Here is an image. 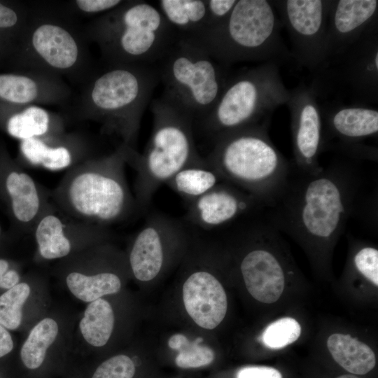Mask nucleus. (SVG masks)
Masks as SVG:
<instances>
[{"mask_svg": "<svg viewBox=\"0 0 378 378\" xmlns=\"http://www.w3.org/2000/svg\"><path fill=\"white\" fill-rule=\"evenodd\" d=\"M363 178L347 160H335L315 174L293 162L282 191L264 214L278 230L312 246H327L342 234L362 200Z\"/></svg>", "mask_w": 378, "mask_h": 378, "instance_id": "nucleus-1", "label": "nucleus"}, {"mask_svg": "<svg viewBox=\"0 0 378 378\" xmlns=\"http://www.w3.org/2000/svg\"><path fill=\"white\" fill-rule=\"evenodd\" d=\"M79 111L135 149L144 112L160 83L156 64H106L91 73Z\"/></svg>", "mask_w": 378, "mask_h": 378, "instance_id": "nucleus-2", "label": "nucleus"}, {"mask_svg": "<svg viewBox=\"0 0 378 378\" xmlns=\"http://www.w3.org/2000/svg\"><path fill=\"white\" fill-rule=\"evenodd\" d=\"M269 125H251L220 136L206 158L223 181L251 195L265 208L279 195L291 169V162L271 141Z\"/></svg>", "mask_w": 378, "mask_h": 378, "instance_id": "nucleus-3", "label": "nucleus"}, {"mask_svg": "<svg viewBox=\"0 0 378 378\" xmlns=\"http://www.w3.org/2000/svg\"><path fill=\"white\" fill-rule=\"evenodd\" d=\"M153 129L143 153L126 146V162L136 169L135 200L145 212L154 193L182 169L207 165L198 153L194 138V120L162 97L150 102Z\"/></svg>", "mask_w": 378, "mask_h": 378, "instance_id": "nucleus-4", "label": "nucleus"}, {"mask_svg": "<svg viewBox=\"0 0 378 378\" xmlns=\"http://www.w3.org/2000/svg\"><path fill=\"white\" fill-rule=\"evenodd\" d=\"M95 43L105 64H156L178 36L157 6L145 1H123L83 30Z\"/></svg>", "mask_w": 378, "mask_h": 378, "instance_id": "nucleus-5", "label": "nucleus"}, {"mask_svg": "<svg viewBox=\"0 0 378 378\" xmlns=\"http://www.w3.org/2000/svg\"><path fill=\"white\" fill-rule=\"evenodd\" d=\"M281 26L271 1L237 0L223 22L188 38L227 67L241 62L279 63L291 56L280 34Z\"/></svg>", "mask_w": 378, "mask_h": 378, "instance_id": "nucleus-6", "label": "nucleus"}, {"mask_svg": "<svg viewBox=\"0 0 378 378\" xmlns=\"http://www.w3.org/2000/svg\"><path fill=\"white\" fill-rule=\"evenodd\" d=\"M289 97L279 63H260L230 76L212 110L197 124L214 141L234 130L270 123L274 110Z\"/></svg>", "mask_w": 378, "mask_h": 378, "instance_id": "nucleus-7", "label": "nucleus"}, {"mask_svg": "<svg viewBox=\"0 0 378 378\" xmlns=\"http://www.w3.org/2000/svg\"><path fill=\"white\" fill-rule=\"evenodd\" d=\"M161 97L190 116L195 122L214 108L230 77L227 66L190 38L178 37L156 64Z\"/></svg>", "mask_w": 378, "mask_h": 378, "instance_id": "nucleus-8", "label": "nucleus"}, {"mask_svg": "<svg viewBox=\"0 0 378 378\" xmlns=\"http://www.w3.org/2000/svg\"><path fill=\"white\" fill-rule=\"evenodd\" d=\"M126 146L94 160L73 174L65 185L64 200L76 216L101 225L120 221L135 209L124 175Z\"/></svg>", "mask_w": 378, "mask_h": 378, "instance_id": "nucleus-9", "label": "nucleus"}, {"mask_svg": "<svg viewBox=\"0 0 378 378\" xmlns=\"http://www.w3.org/2000/svg\"><path fill=\"white\" fill-rule=\"evenodd\" d=\"M85 41L66 18L31 13L24 40L29 70L59 78L84 75L90 67Z\"/></svg>", "mask_w": 378, "mask_h": 378, "instance_id": "nucleus-10", "label": "nucleus"}, {"mask_svg": "<svg viewBox=\"0 0 378 378\" xmlns=\"http://www.w3.org/2000/svg\"><path fill=\"white\" fill-rule=\"evenodd\" d=\"M77 315L53 307L27 331L20 347V378L62 377L74 365L72 337Z\"/></svg>", "mask_w": 378, "mask_h": 378, "instance_id": "nucleus-11", "label": "nucleus"}, {"mask_svg": "<svg viewBox=\"0 0 378 378\" xmlns=\"http://www.w3.org/2000/svg\"><path fill=\"white\" fill-rule=\"evenodd\" d=\"M281 17L301 66L317 72L326 62V24L330 0L271 1Z\"/></svg>", "mask_w": 378, "mask_h": 378, "instance_id": "nucleus-12", "label": "nucleus"}, {"mask_svg": "<svg viewBox=\"0 0 378 378\" xmlns=\"http://www.w3.org/2000/svg\"><path fill=\"white\" fill-rule=\"evenodd\" d=\"M353 99V104L378 103V24L341 55L317 72Z\"/></svg>", "mask_w": 378, "mask_h": 378, "instance_id": "nucleus-13", "label": "nucleus"}, {"mask_svg": "<svg viewBox=\"0 0 378 378\" xmlns=\"http://www.w3.org/2000/svg\"><path fill=\"white\" fill-rule=\"evenodd\" d=\"M290 115L294 160L300 170L315 174L323 166L319 156L323 150V120L319 96L312 85L300 84L290 90L286 104Z\"/></svg>", "mask_w": 378, "mask_h": 378, "instance_id": "nucleus-14", "label": "nucleus"}, {"mask_svg": "<svg viewBox=\"0 0 378 378\" xmlns=\"http://www.w3.org/2000/svg\"><path fill=\"white\" fill-rule=\"evenodd\" d=\"M189 225L161 213H151L134 237L128 263L139 281H149L161 272L169 246L183 241Z\"/></svg>", "mask_w": 378, "mask_h": 378, "instance_id": "nucleus-15", "label": "nucleus"}, {"mask_svg": "<svg viewBox=\"0 0 378 378\" xmlns=\"http://www.w3.org/2000/svg\"><path fill=\"white\" fill-rule=\"evenodd\" d=\"M263 210L247 216L255 245L242 257L239 270L248 293L255 300L273 303L279 300L285 286V270L273 251L263 245Z\"/></svg>", "mask_w": 378, "mask_h": 378, "instance_id": "nucleus-16", "label": "nucleus"}, {"mask_svg": "<svg viewBox=\"0 0 378 378\" xmlns=\"http://www.w3.org/2000/svg\"><path fill=\"white\" fill-rule=\"evenodd\" d=\"M186 203L187 224L204 230L223 229L265 209L251 195L225 181Z\"/></svg>", "mask_w": 378, "mask_h": 378, "instance_id": "nucleus-17", "label": "nucleus"}, {"mask_svg": "<svg viewBox=\"0 0 378 378\" xmlns=\"http://www.w3.org/2000/svg\"><path fill=\"white\" fill-rule=\"evenodd\" d=\"M376 24L378 1H331L326 24V63L344 53Z\"/></svg>", "mask_w": 378, "mask_h": 378, "instance_id": "nucleus-18", "label": "nucleus"}, {"mask_svg": "<svg viewBox=\"0 0 378 378\" xmlns=\"http://www.w3.org/2000/svg\"><path fill=\"white\" fill-rule=\"evenodd\" d=\"M67 258L60 279L66 290L78 301L88 304L120 291V275L104 266L94 249L87 248Z\"/></svg>", "mask_w": 378, "mask_h": 378, "instance_id": "nucleus-19", "label": "nucleus"}, {"mask_svg": "<svg viewBox=\"0 0 378 378\" xmlns=\"http://www.w3.org/2000/svg\"><path fill=\"white\" fill-rule=\"evenodd\" d=\"M323 146L330 139L337 141L329 146L340 150L360 141L377 137L378 110L372 106L358 104L331 103L321 105Z\"/></svg>", "mask_w": 378, "mask_h": 378, "instance_id": "nucleus-20", "label": "nucleus"}, {"mask_svg": "<svg viewBox=\"0 0 378 378\" xmlns=\"http://www.w3.org/2000/svg\"><path fill=\"white\" fill-rule=\"evenodd\" d=\"M51 307L46 281L30 276L0 295V325L9 331L27 332Z\"/></svg>", "mask_w": 378, "mask_h": 378, "instance_id": "nucleus-21", "label": "nucleus"}, {"mask_svg": "<svg viewBox=\"0 0 378 378\" xmlns=\"http://www.w3.org/2000/svg\"><path fill=\"white\" fill-rule=\"evenodd\" d=\"M185 308L200 327L211 330L223 320L227 308L226 293L218 279L206 270L195 271L183 285Z\"/></svg>", "mask_w": 378, "mask_h": 378, "instance_id": "nucleus-22", "label": "nucleus"}, {"mask_svg": "<svg viewBox=\"0 0 378 378\" xmlns=\"http://www.w3.org/2000/svg\"><path fill=\"white\" fill-rule=\"evenodd\" d=\"M70 94L58 76L31 71L24 74H0V99L24 108L62 102Z\"/></svg>", "mask_w": 378, "mask_h": 378, "instance_id": "nucleus-23", "label": "nucleus"}, {"mask_svg": "<svg viewBox=\"0 0 378 378\" xmlns=\"http://www.w3.org/2000/svg\"><path fill=\"white\" fill-rule=\"evenodd\" d=\"M157 7L179 37L193 38L205 29L206 0H159Z\"/></svg>", "mask_w": 378, "mask_h": 378, "instance_id": "nucleus-24", "label": "nucleus"}, {"mask_svg": "<svg viewBox=\"0 0 378 378\" xmlns=\"http://www.w3.org/2000/svg\"><path fill=\"white\" fill-rule=\"evenodd\" d=\"M327 346L334 360L352 374H366L375 365V355L371 348L350 335H331Z\"/></svg>", "mask_w": 378, "mask_h": 378, "instance_id": "nucleus-25", "label": "nucleus"}, {"mask_svg": "<svg viewBox=\"0 0 378 378\" xmlns=\"http://www.w3.org/2000/svg\"><path fill=\"white\" fill-rule=\"evenodd\" d=\"M37 250L41 258L54 260L69 258L79 253L64 225L56 216L48 214L38 223L35 230Z\"/></svg>", "mask_w": 378, "mask_h": 378, "instance_id": "nucleus-26", "label": "nucleus"}, {"mask_svg": "<svg viewBox=\"0 0 378 378\" xmlns=\"http://www.w3.org/2000/svg\"><path fill=\"white\" fill-rule=\"evenodd\" d=\"M6 187L15 218L23 223L31 221L41 206L39 194L33 178L26 173L12 172L6 178Z\"/></svg>", "mask_w": 378, "mask_h": 378, "instance_id": "nucleus-27", "label": "nucleus"}, {"mask_svg": "<svg viewBox=\"0 0 378 378\" xmlns=\"http://www.w3.org/2000/svg\"><path fill=\"white\" fill-rule=\"evenodd\" d=\"M221 181L218 174L207 164L185 167L165 184L188 202L205 194Z\"/></svg>", "mask_w": 378, "mask_h": 378, "instance_id": "nucleus-28", "label": "nucleus"}, {"mask_svg": "<svg viewBox=\"0 0 378 378\" xmlns=\"http://www.w3.org/2000/svg\"><path fill=\"white\" fill-rule=\"evenodd\" d=\"M20 150L30 164L57 171L69 167L72 162L70 150L65 146H50L41 138L22 140Z\"/></svg>", "mask_w": 378, "mask_h": 378, "instance_id": "nucleus-29", "label": "nucleus"}, {"mask_svg": "<svg viewBox=\"0 0 378 378\" xmlns=\"http://www.w3.org/2000/svg\"><path fill=\"white\" fill-rule=\"evenodd\" d=\"M51 115L39 106H30L13 115L7 121L8 133L24 140L40 138L50 130Z\"/></svg>", "mask_w": 378, "mask_h": 378, "instance_id": "nucleus-30", "label": "nucleus"}, {"mask_svg": "<svg viewBox=\"0 0 378 378\" xmlns=\"http://www.w3.org/2000/svg\"><path fill=\"white\" fill-rule=\"evenodd\" d=\"M202 341V337H197L194 342H190L181 334L172 336L168 344L171 349L178 351L175 360L176 365L191 368L210 364L214 359V353L210 348L200 345Z\"/></svg>", "mask_w": 378, "mask_h": 378, "instance_id": "nucleus-31", "label": "nucleus"}, {"mask_svg": "<svg viewBox=\"0 0 378 378\" xmlns=\"http://www.w3.org/2000/svg\"><path fill=\"white\" fill-rule=\"evenodd\" d=\"M76 365L82 378H134L136 373L134 358L125 354L112 356L93 367Z\"/></svg>", "mask_w": 378, "mask_h": 378, "instance_id": "nucleus-32", "label": "nucleus"}, {"mask_svg": "<svg viewBox=\"0 0 378 378\" xmlns=\"http://www.w3.org/2000/svg\"><path fill=\"white\" fill-rule=\"evenodd\" d=\"M301 334V327L293 318L284 317L270 323L262 335L265 346L272 349H282L296 341Z\"/></svg>", "mask_w": 378, "mask_h": 378, "instance_id": "nucleus-33", "label": "nucleus"}, {"mask_svg": "<svg viewBox=\"0 0 378 378\" xmlns=\"http://www.w3.org/2000/svg\"><path fill=\"white\" fill-rule=\"evenodd\" d=\"M355 269L367 280L378 286V250L370 246H364L353 256Z\"/></svg>", "mask_w": 378, "mask_h": 378, "instance_id": "nucleus-34", "label": "nucleus"}, {"mask_svg": "<svg viewBox=\"0 0 378 378\" xmlns=\"http://www.w3.org/2000/svg\"><path fill=\"white\" fill-rule=\"evenodd\" d=\"M237 1V0H206L207 20L206 27L202 33L211 29L223 22L230 14Z\"/></svg>", "mask_w": 378, "mask_h": 378, "instance_id": "nucleus-35", "label": "nucleus"}, {"mask_svg": "<svg viewBox=\"0 0 378 378\" xmlns=\"http://www.w3.org/2000/svg\"><path fill=\"white\" fill-rule=\"evenodd\" d=\"M121 0H76L73 1L75 9L85 14H103L121 4Z\"/></svg>", "mask_w": 378, "mask_h": 378, "instance_id": "nucleus-36", "label": "nucleus"}, {"mask_svg": "<svg viewBox=\"0 0 378 378\" xmlns=\"http://www.w3.org/2000/svg\"><path fill=\"white\" fill-rule=\"evenodd\" d=\"M237 378H282L276 369L267 366H251L241 369Z\"/></svg>", "mask_w": 378, "mask_h": 378, "instance_id": "nucleus-37", "label": "nucleus"}, {"mask_svg": "<svg viewBox=\"0 0 378 378\" xmlns=\"http://www.w3.org/2000/svg\"><path fill=\"white\" fill-rule=\"evenodd\" d=\"M20 22L19 14L0 2V29L13 28Z\"/></svg>", "mask_w": 378, "mask_h": 378, "instance_id": "nucleus-38", "label": "nucleus"}, {"mask_svg": "<svg viewBox=\"0 0 378 378\" xmlns=\"http://www.w3.org/2000/svg\"><path fill=\"white\" fill-rule=\"evenodd\" d=\"M14 347V340L10 331L0 325V360L10 354Z\"/></svg>", "mask_w": 378, "mask_h": 378, "instance_id": "nucleus-39", "label": "nucleus"}, {"mask_svg": "<svg viewBox=\"0 0 378 378\" xmlns=\"http://www.w3.org/2000/svg\"><path fill=\"white\" fill-rule=\"evenodd\" d=\"M9 269H10L9 262L6 260L0 258V289L4 291L2 280L4 274Z\"/></svg>", "mask_w": 378, "mask_h": 378, "instance_id": "nucleus-40", "label": "nucleus"}, {"mask_svg": "<svg viewBox=\"0 0 378 378\" xmlns=\"http://www.w3.org/2000/svg\"><path fill=\"white\" fill-rule=\"evenodd\" d=\"M62 378H82L79 368L74 365L71 367L66 374H64Z\"/></svg>", "mask_w": 378, "mask_h": 378, "instance_id": "nucleus-41", "label": "nucleus"}, {"mask_svg": "<svg viewBox=\"0 0 378 378\" xmlns=\"http://www.w3.org/2000/svg\"><path fill=\"white\" fill-rule=\"evenodd\" d=\"M337 378H358V377H356L354 375L344 374V375L340 376Z\"/></svg>", "mask_w": 378, "mask_h": 378, "instance_id": "nucleus-42", "label": "nucleus"}, {"mask_svg": "<svg viewBox=\"0 0 378 378\" xmlns=\"http://www.w3.org/2000/svg\"><path fill=\"white\" fill-rule=\"evenodd\" d=\"M0 378H4L2 374H0Z\"/></svg>", "mask_w": 378, "mask_h": 378, "instance_id": "nucleus-43", "label": "nucleus"}, {"mask_svg": "<svg viewBox=\"0 0 378 378\" xmlns=\"http://www.w3.org/2000/svg\"><path fill=\"white\" fill-rule=\"evenodd\" d=\"M0 234H1V227H0Z\"/></svg>", "mask_w": 378, "mask_h": 378, "instance_id": "nucleus-44", "label": "nucleus"}]
</instances>
